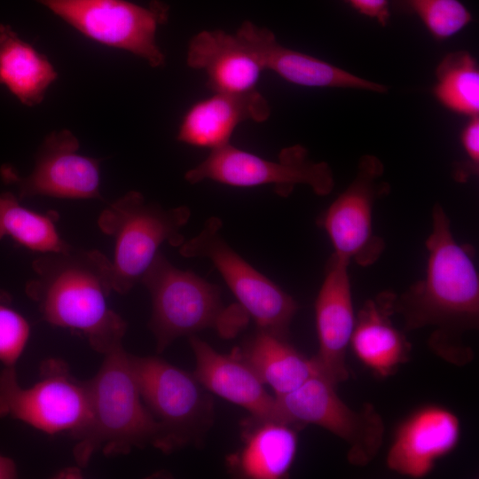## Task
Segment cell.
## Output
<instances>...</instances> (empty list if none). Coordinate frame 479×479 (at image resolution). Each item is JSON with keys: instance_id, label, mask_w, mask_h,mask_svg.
I'll return each mask as SVG.
<instances>
[{"instance_id": "cell-2", "label": "cell", "mask_w": 479, "mask_h": 479, "mask_svg": "<svg viewBox=\"0 0 479 479\" xmlns=\"http://www.w3.org/2000/svg\"><path fill=\"white\" fill-rule=\"evenodd\" d=\"M426 248L424 279L396 295L394 310L403 316L408 330L435 327L432 347L452 361L451 342L478 326L479 275L473 248L456 241L440 204L432 209Z\"/></svg>"}, {"instance_id": "cell-9", "label": "cell", "mask_w": 479, "mask_h": 479, "mask_svg": "<svg viewBox=\"0 0 479 479\" xmlns=\"http://www.w3.org/2000/svg\"><path fill=\"white\" fill-rule=\"evenodd\" d=\"M222 225L220 218L209 217L197 236L179 247L180 255L208 259L256 328L287 337L298 303L227 244L220 233Z\"/></svg>"}, {"instance_id": "cell-29", "label": "cell", "mask_w": 479, "mask_h": 479, "mask_svg": "<svg viewBox=\"0 0 479 479\" xmlns=\"http://www.w3.org/2000/svg\"><path fill=\"white\" fill-rule=\"evenodd\" d=\"M361 14L376 20L386 26L390 19L389 0H347Z\"/></svg>"}, {"instance_id": "cell-15", "label": "cell", "mask_w": 479, "mask_h": 479, "mask_svg": "<svg viewBox=\"0 0 479 479\" xmlns=\"http://www.w3.org/2000/svg\"><path fill=\"white\" fill-rule=\"evenodd\" d=\"M460 436V422L449 409L429 404L409 414L397 428L387 453L388 467L412 478L428 475Z\"/></svg>"}, {"instance_id": "cell-28", "label": "cell", "mask_w": 479, "mask_h": 479, "mask_svg": "<svg viewBox=\"0 0 479 479\" xmlns=\"http://www.w3.org/2000/svg\"><path fill=\"white\" fill-rule=\"evenodd\" d=\"M461 145L466 154V161L454 169V177L466 182L470 176L477 175L479 169V117L469 118L460 136Z\"/></svg>"}, {"instance_id": "cell-22", "label": "cell", "mask_w": 479, "mask_h": 479, "mask_svg": "<svg viewBox=\"0 0 479 479\" xmlns=\"http://www.w3.org/2000/svg\"><path fill=\"white\" fill-rule=\"evenodd\" d=\"M270 386L275 396L287 394L307 380L322 374L315 357L299 352L287 337L256 328L240 347L232 350Z\"/></svg>"}, {"instance_id": "cell-4", "label": "cell", "mask_w": 479, "mask_h": 479, "mask_svg": "<svg viewBox=\"0 0 479 479\" xmlns=\"http://www.w3.org/2000/svg\"><path fill=\"white\" fill-rule=\"evenodd\" d=\"M152 301L149 321L158 353L174 341L205 328H216L232 337L247 322L248 315L238 304L225 308L221 289L190 271L174 266L161 253L141 279Z\"/></svg>"}, {"instance_id": "cell-13", "label": "cell", "mask_w": 479, "mask_h": 479, "mask_svg": "<svg viewBox=\"0 0 479 479\" xmlns=\"http://www.w3.org/2000/svg\"><path fill=\"white\" fill-rule=\"evenodd\" d=\"M79 141L68 130L50 133L40 145L32 172L21 177L11 166L1 169L5 183L16 185L22 201L35 196L103 200L100 161L78 153Z\"/></svg>"}, {"instance_id": "cell-10", "label": "cell", "mask_w": 479, "mask_h": 479, "mask_svg": "<svg viewBox=\"0 0 479 479\" xmlns=\"http://www.w3.org/2000/svg\"><path fill=\"white\" fill-rule=\"evenodd\" d=\"M185 179L190 184L209 179L238 187L271 185L282 197H287L297 185L310 186L319 196L330 194L334 186L330 166L310 160L308 151L300 145L282 149L274 161L229 143L211 150L207 158L185 174Z\"/></svg>"}, {"instance_id": "cell-26", "label": "cell", "mask_w": 479, "mask_h": 479, "mask_svg": "<svg viewBox=\"0 0 479 479\" xmlns=\"http://www.w3.org/2000/svg\"><path fill=\"white\" fill-rule=\"evenodd\" d=\"M390 10L417 16L438 41L457 34L472 21L469 10L459 0H389Z\"/></svg>"}, {"instance_id": "cell-12", "label": "cell", "mask_w": 479, "mask_h": 479, "mask_svg": "<svg viewBox=\"0 0 479 479\" xmlns=\"http://www.w3.org/2000/svg\"><path fill=\"white\" fill-rule=\"evenodd\" d=\"M383 172L379 158L363 155L353 180L317 220L327 233L334 254L363 267L377 262L385 248L383 239L373 230V206L390 189L382 180Z\"/></svg>"}, {"instance_id": "cell-19", "label": "cell", "mask_w": 479, "mask_h": 479, "mask_svg": "<svg viewBox=\"0 0 479 479\" xmlns=\"http://www.w3.org/2000/svg\"><path fill=\"white\" fill-rule=\"evenodd\" d=\"M214 93L186 111L178 128L177 141L214 150L230 143L240 123L263 122L271 115L268 101L256 89L242 93Z\"/></svg>"}, {"instance_id": "cell-27", "label": "cell", "mask_w": 479, "mask_h": 479, "mask_svg": "<svg viewBox=\"0 0 479 479\" xmlns=\"http://www.w3.org/2000/svg\"><path fill=\"white\" fill-rule=\"evenodd\" d=\"M31 335V326L13 305L12 294L0 288V363L16 366Z\"/></svg>"}, {"instance_id": "cell-18", "label": "cell", "mask_w": 479, "mask_h": 479, "mask_svg": "<svg viewBox=\"0 0 479 479\" xmlns=\"http://www.w3.org/2000/svg\"><path fill=\"white\" fill-rule=\"evenodd\" d=\"M187 65L203 70L213 92L242 93L255 90L263 67L236 33L199 32L189 42Z\"/></svg>"}, {"instance_id": "cell-7", "label": "cell", "mask_w": 479, "mask_h": 479, "mask_svg": "<svg viewBox=\"0 0 479 479\" xmlns=\"http://www.w3.org/2000/svg\"><path fill=\"white\" fill-rule=\"evenodd\" d=\"M90 412L89 381H81L59 358L41 364L39 380L23 388L16 366L0 371V419L11 418L48 435L72 436L87 423Z\"/></svg>"}, {"instance_id": "cell-30", "label": "cell", "mask_w": 479, "mask_h": 479, "mask_svg": "<svg viewBox=\"0 0 479 479\" xmlns=\"http://www.w3.org/2000/svg\"><path fill=\"white\" fill-rule=\"evenodd\" d=\"M18 477V469L14 460L0 454V479H13Z\"/></svg>"}, {"instance_id": "cell-23", "label": "cell", "mask_w": 479, "mask_h": 479, "mask_svg": "<svg viewBox=\"0 0 479 479\" xmlns=\"http://www.w3.org/2000/svg\"><path fill=\"white\" fill-rule=\"evenodd\" d=\"M58 74L48 59L23 41L12 27L0 24V83L22 104H39Z\"/></svg>"}, {"instance_id": "cell-17", "label": "cell", "mask_w": 479, "mask_h": 479, "mask_svg": "<svg viewBox=\"0 0 479 479\" xmlns=\"http://www.w3.org/2000/svg\"><path fill=\"white\" fill-rule=\"evenodd\" d=\"M258 58L263 69L286 81L308 87L349 88L385 93L388 87L361 78L338 67L279 43L274 34L250 21L236 31Z\"/></svg>"}, {"instance_id": "cell-8", "label": "cell", "mask_w": 479, "mask_h": 479, "mask_svg": "<svg viewBox=\"0 0 479 479\" xmlns=\"http://www.w3.org/2000/svg\"><path fill=\"white\" fill-rule=\"evenodd\" d=\"M280 421L300 428L316 425L343 440L347 458L366 466L377 456L384 437L383 420L372 404L353 410L337 394L336 385L317 374L295 389L275 396Z\"/></svg>"}, {"instance_id": "cell-3", "label": "cell", "mask_w": 479, "mask_h": 479, "mask_svg": "<svg viewBox=\"0 0 479 479\" xmlns=\"http://www.w3.org/2000/svg\"><path fill=\"white\" fill-rule=\"evenodd\" d=\"M97 373L89 380L90 412L85 426L72 437L73 455L80 467L92 456L129 454L154 445L157 427L142 400L130 361L122 344L103 355Z\"/></svg>"}, {"instance_id": "cell-6", "label": "cell", "mask_w": 479, "mask_h": 479, "mask_svg": "<svg viewBox=\"0 0 479 479\" xmlns=\"http://www.w3.org/2000/svg\"><path fill=\"white\" fill-rule=\"evenodd\" d=\"M144 404L157 427L153 447L171 453L200 447L215 418L214 401L193 373L157 357L130 354Z\"/></svg>"}, {"instance_id": "cell-11", "label": "cell", "mask_w": 479, "mask_h": 479, "mask_svg": "<svg viewBox=\"0 0 479 479\" xmlns=\"http://www.w3.org/2000/svg\"><path fill=\"white\" fill-rule=\"evenodd\" d=\"M36 1L92 40L130 51L153 67L165 63L155 41L158 26L168 19L161 2L145 8L126 0Z\"/></svg>"}, {"instance_id": "cell-20", "label": "cell", "mask_w": 479, "mask_h": 479, "mask_svg": "<svg viewBox=\"0 0 479 479\" xmlns=\"http://www.w3.org/2000/svg\"><path fill=\"white\" fill-rule=\"evenodd\" d=\"M396 294L382 292L357 312L349 345L357 357L375 374L388 377L410 357L411 344L392 323Z\"/></svg>"}, {"instance_id": "cell-24", "label": "cell", "mask_w": 479, "mask_h": 479, "mask_svg": "<svg viewBox=\"0 0 479 479\" xmlns=\"http://www.w3.org/2000/svg\"><path fill=\"white\" fill-rule=\"evenodd\" d=\"M59 215L55 210L38 212L20 204L11 192H0V240L11 237L18 245L44 254L72 249L57 228Z\"/></svg>"}, {"instance_id": "cell-5", "label": "cell", "mask_w": 479, "mask_h": 479, "mask_svg": "<svg viewBox=\"0 0 479 479\" xmlns=\"http://www.w3.org/2000/svg\"><path fill=\"white\" fill-rule=\"evenodd\" d=\"M190 216L187 206L166 209L137 191H129L108 204L97 224L114 243L110 260L113 290L126 294L141 282L162 243L179 247L185 240L181 229Z\"/></svg>"}, {"instance_id": "cell-14", "label": "cell", "mask_w": 479, "mask_h": 479, "mask_svg": "<svg viewBox=\"0 0 479 479\" xmlns=\"http://www.w3.org/2000/svg\"><path fill=\"white\" fill-rule=\"evenodd\" d=\"M349 263L333 253L315 302L318 352L314 357L322 375L336 386L349 378L346 354L356 320Z\"/></svg>"}, {"instance_id": "cell-21", "label": "cell", "mask_w": 479, "mask_h": 479, "mask_svg": "<svg viewBox=\"0 0 479 479\" xmlns=\"http://www.w3.org/2000/svg\"><path fill=\"white\" fill-rule=\"evenodd\" d=\"M295 427L278 420L246 421L241 447L227 458L233 475L281 479L288 475L297 452Z\"/></svg>"}, {"instance_id": "cell-1", "label": "cell", "mask_w": 479, "mask_h": 479, "mask_svg": "<svg viewBox=\"0 0 479 479\" xmlns=\"http://www.w3.org/2000/svg\"><path fill=\"white\" fill-rule=\"evenodd\" d=\"M110 259L97 249L72 247L65 253L41 255L32 263L35 276L26 294L51 326L82 335L105 355L122 344L125 319L113 310Z\"/></svg>"}, {"instance_id": "cell-16", "label": "cell", "mask_w": 479, "mask_h": 479, "mask_svg": "<svg viewBox=\"0 0 479 479\" xmlns=\"http://www.w3.org/2000/svg\"><path fill=\"white\" fill-rule=\"evenodd\" d=\"M195 358L192 373L209 392L247 410L257 420L280 421L275 396L233 351L222 354L195 334L189 336Z\"/></svg>"}, {"instance_id": "cell-25", "label": "cell", "mask_w": 479, "mask_h": 479, "mask_svg": "<svg viewBox=\"0 0 479 479\" xmlns=\"http://www.w3.org/2000/svg\"><path fill=\"white\" fill-rule=\"evenodd\" d=\"M434 94L451 111L470 117L479 112V69L465 51L447 54L436 71Z\"/></svg>"}]
</instances>
